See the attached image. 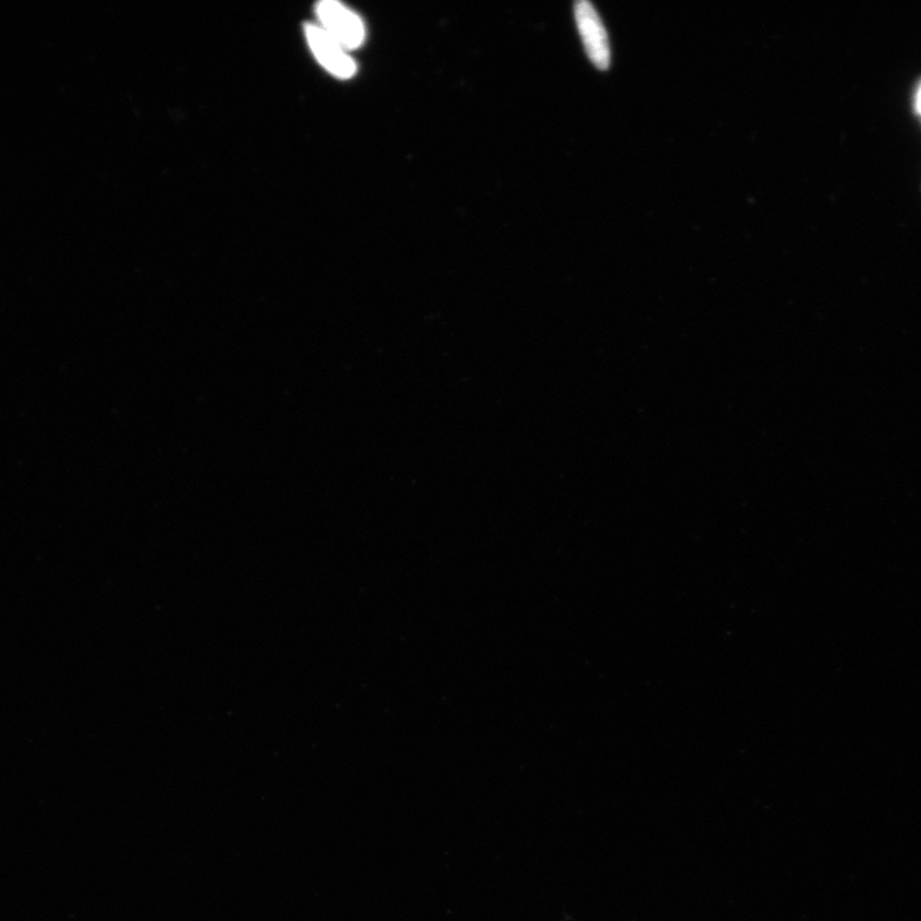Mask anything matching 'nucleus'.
Masks as SVG:
<instances>
[{"label": "nucleus", "mask_w": 921, "mask_h": 921, "mask_svg": "<svg viewBox=\"0 0 921 921\" xmlns=\"http://www.w3.org/2000/svg\"><path fill=\"white\" fill-rule=\"evenodd\" d=\"M304 35L313 51L316 61L321 63L333 76L340 80H348L358 72L354 59L340 44L333 39L330 34L314 24L304 25Z\"/></svg>", "instance_id": "7ed1b4c3"}, {"label": "nucleus", "mask_w": 921, "mask_h": 921, "mask_svg": "<svg viewBox=\"0 0 921 921\" xmlns=\"http://www.w3.org/2000/svg\"><path fill=\"white\" fill-rule=\"evenodd\" d=\"M316 16L326 34L347 51L359 49L367 39V28L358 13L345 4L324 0L316 5Z\"/></svg>", "instance_id": "f257e3e1"}, {"label": "nucleus", "mask_w": 921, "mask_h": 921, "mask_svg": "<svg viewBox=\"0 0 921 921\" xmlns=\"http://www.w3.org/2000/svg\"><path fill=\"white\" fill-rule=\"evenodd\" d=\"M575 17L578 33L582 35L586 53L590 61L600 70H607L611 64V47L608 34L596 7L588 0H581L575 4Z\"/></svg>", "instance_id": "f03ea898"}, {"label": "nucleus", "mask_w": 921, "mask_h": 921, "mask_svg": "<svg viewBox=\"0 0 921 921\" xmlns=\"http://www.w3.org/2000/svg\"><path fill=\"white\" fill-rule=\"evenodd\" d=\"M917 104H918V109H919L920 115H921V87H920V91H919V94H918Z\"/></svg>", "instance_id": "20e7f679"}]
</instances>
